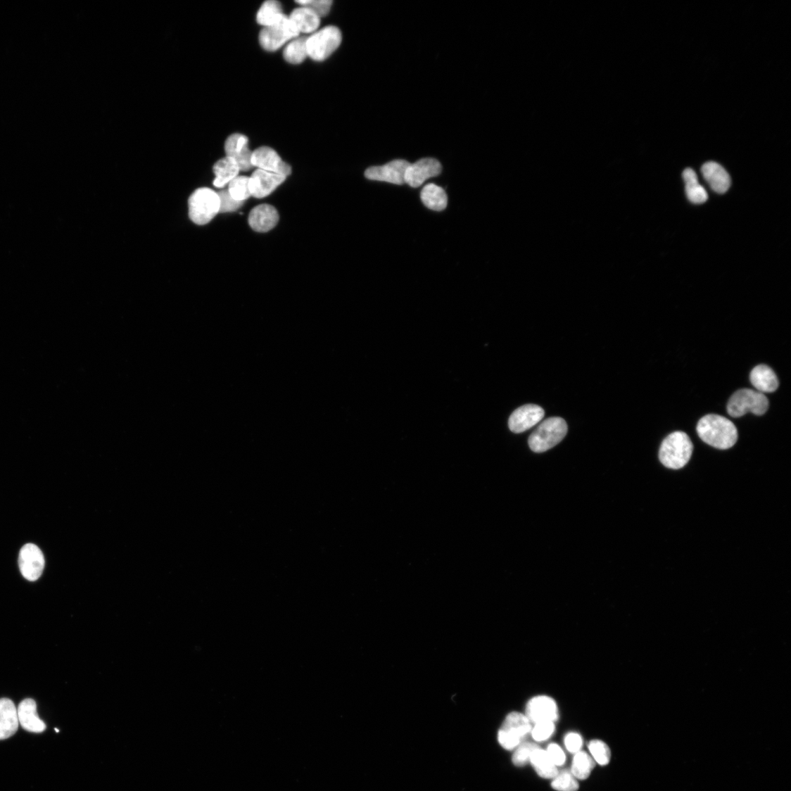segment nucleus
<instances>
[{"mask_svg":"<svg viewBox=\"0 0 791 791\" xmlns=\"http://www.w3.org/2000/svg\"><path fill=\"white\" fill-rule=\"evenodd\" d=\"M592 758L601 766L607 765L611 759L609 747L601 740H593L588 745Z\"/></svg>","mask_w":791,"mask_h":791,"instance_id":"obj_32","label":"nucleus"},{"mask_svg":"<svg viewBox=\"0 0 791 791\" xmlns=\"http://www.w3.org/2000/svg\"><path fill=\"white\" fill-rule=\"evenodd\" d=\"M297 4L309 8L321 18L329 13L333 2L331 0H303L297 1Z\"/></svg>","mask_w":791,"mask_h":791,"instance_id":"obj_34","label":"nucleus"},{"mask_svg":"<svg viewBox=\"0 0 791 791\" xmlns=\"http://www.w3.org/2000/svg\"><path fill=\"white\" fill-rule=\"evenodd\" d=\"M539 748L538 745L531 742H523L520 744L515 750L513 757L512 762L518 767H524L530 763L531 758L533 752Z\"/></svg>","mask_w":791,"mask_h":791,"instance_id":"obj_33","label":"nucleus"},{"mask_svg":"<svg viewBox=\"0 0 791 791\" xmlns=\"http://www.w3.org/2000/svg\"><path fill=\"white\" fill-rule=\"evenodd\" d=\"M220 201V213H225L236 211L242 207L243 202L234 200L227 190L218 192Z\"/></svg>","mask_w":791,"mask_h":791,"instance_id":"obj_36","label":"nucleus"},{"mask_svg":"<svg viewBox=\"0 0 791 791\" xmlns=\"http://www.w3.org/2000/svg\"><path fill=\"white\" fill-rule=\"evenodd\" d=\"M526 716L531 724L558 720L559 709L555 700L547 695H538L528 702Z\"/></svg>","mask_w":791,"mask_h":791,"instance_id":"obj_10","label":"nucleus"},{"mask_svg":"<svg viewBox=\"0 0 791 791\" xmlns=\"http://www.w3.org/2000/svg\"><path fill=\"white\" fill-rule=\"evenodd\" d=\"M410 165L405 160H394L384 166L372 167L367 169L365 177L372 181L403 185L405 184L406 170Z\"/></svg>","mask_w":791,"mask_h":791,"instance_id":"obj_11","label":"nucleus"},{"mask_svg":"<svg viewBox=\"0 0 791 791\" xmlns=\"http://www.w3.org/2000/svg\"><path fill=\"white\" fill-rule=\"evenodd\" d=\"M697 431L701 440L722 450L730 448L738 440V431L734 424L722 416L704 417L697 424Z\"/></svg>","mask_w":791,"mask_h":791,"instance_id":"obj_1","label":"nucleus"},{"mask_svg":"<svg viewBox=\"0 0 791 791\" xmlns=\"http://www.w3.org/2000/svg\"><path fill=\"white\" fill-rule=\"evenodd\" d=\"M552 787L558 791H577L579 784L571 772L567 770L559 772L552 779Z\"/></svg>","mask_w":791,"mask_h":791,"instance_id":"obj_31","label":"nucleus"},{"mask_svg":"<svg viewBox=\"0 0 791 791\" xmlns=\"http://www.w3.org/2000/svg\"><path fill=\"white\" fill-rule=\"evenodd\" d=\"M530 763L538 776L545 779H553L559 771L548 756L546 750L538 748L532 754Z\"/></svg>","mask_w":791,"mask_h":791,"instance_id":"obj_25","label":"nucleus"},{"mask_svg":"<svg viewBox=\"0 0 791 791\" xmlns=\"http://www.w3.org/2000/svg\"><path fill=\"white\" fill-rule=\"evenodd\" d=\"M251 164L258 167V170L286 177L292 172L291 167L285 163L274 149L269 147H260L253 151Z\"/></svg>","mask_w":791,"mask_h":791,"instance_id":"obj_12","label":"nucleus"},{"mask_svg":"<svg viewBox=\"0 0 791 791\" xmlns=\"http://www.w3.org/2000/svg\"><path fill=\"white\" fill-rule=\"evenodd\" d=\"M220 201L218 193L208 188L196 190L189 200L191 220L198 225H205L220 213Z\"/></svg>","mask_w":791,"mask_h":791,"instance_id":"obj_4","label":"nucleus"},{"mask_svg":"<svg viewBox=\"0 0 791 791\" xmlns=\"http://www.w3.org/2000/svg\"><path fill=\"white\" fill-rule=\"evenodd\" d=\"M546 751L549 757L556 766H561L565 764V753L560 746L556 744H551L548 746Z\"/></svg>","mask_w":791,"mask_h":791,"instance_id":"obj_37","label":"nucleus"},{"mask_svg":"<svg viewBox=\"0 0 791 791\" xmlns=\"http://www.w3.org/2000/svg\"><path fill=\"white\" fill-rule=\"evenodd\" d=\"M595 766V761L587 752L580 751L575 754L572 761L571 774L577 780H586Z\"/></svg>","mask_w":791,"mask_h":791,"instance_id":"obj_28","label":"nucleus"},{"mask_svg":"<svg viewBox=\"0 0 791 791\" xmlns=\"http://www.w3.org/2000/svg\"><path fill=\"white\" fill-rule=\"evenodd\" d=\"M308 38H300L291 42L284 50L283 56L286 62L298 65L308 57L307 46Z\"/></svg>","mask_w":791,"mask_h":791,"instance_id":"obj_29","label":"nucleus"},{"mask_svg":"<svg viewBox=\"0 0 791 791\" xmlns=\"http://www.w3.org/2000/svg\"><path fill=\"white\" fill-rule=\"evenodd\" d=\"M224 149L227 157L235 161L241 171H249L254 167L251 164L253 152L248 148V139L245 135L235 134L229 136L225 141Z\"/></svg>","mask_w":791,"mask_h":791,"instance_id":"obj_15","label":"nucleus"},{"mask_svg":"<svg viewBox=\"0 0 791 791\" xmlns=\"http://www.w3.org/2000/svg\"><path fill=\"white\" fill-rule=\"evenodd\" d=\"M567 431V422L562 418L548 419L531 434L529 440V446L536 453L547 452L562 441Z\"/></svg>","mask_w":791,"mask_h":791,"instance_id":"obj_3","label":"nucleus"},{"mask_svg":"<svg viewBox=\"0 0 791 791\" xmlns=\"http://www.w3.org/2000/svg\"><path fill=\"white\" fill-rule=\"evenodd\" d=\"M564 743L569 752L576 754L581 751L583 746V739L580 734L570 733L565 737Z\"/></svg>","mask_w":791,"mask_h":791,"instance_id":"obj_38","label":"nucleus"},{"mask_svg":"<svg viewBox=\"0 0 791 791\" xmlns=\"http://www.w3.org/2000/svg\"><path fill=\"white\" fill-rule=\"evenodd\" d=\"M682 175L686 184V194L689 201L694 204L706 203L708 200V194L699 184L695 172L692 169L688 168Z\"/></svg>","mask_w":791,"mask_h":791,"instance_id":"obj_26","label":"nucleus"},{"mask_svg":"<svg viewBox=\"0 0 791 791\" xmlns=\"http://www.w3.org/2000/svg\"><path fill=\"white\" fill-rule=\"evenodd\" d=\"M442 165L436 158H425L410 165L405 173V184L412 188H419L426 179L439 175Z\"/></svg>","mask_w":791,"mask_h":791,"instance_id":"obj_13","label":"nucleus"},{"mask_svg":"<svg viewBox=\"0 0 791 791\" xmlns=\"http://www.w3.org/2000/svg\"><path fill=\"white\" fill-rule=\"evenodd\" d=\"M750 381L759 392L772 393L779 387V381L774 371L766 365H759L750 373Z\"/></svg>","mask_w":791,"mask_h":791,"instance_id":"obj_21","label":"nucleus"},{"mask_svg":"<svg viewBox=\"0 0 791 791\" xmlns=\"http://www.w3.org/2000/svg\"><path fill=\"white\" fill-rule=\"evenodd\" d=\"M531 729L532 724L526 714L512 712L507 716L498 731V742L503 748L514 749L524 742Z\"/></svg>","mask_w":791,"mask_h":791,"instance_id":"obj_6","label":"nucleus"},{"mask_svg":"<svg viewBox=\"0 0 791 791\" xmlns=\"http://www.w3.org/2000/svg\"><path fill=\"white\" fill-rule=\"evenodd\" d=\"M555 729L553 722H541L534 724L531 733L535 741L542 742L550 738L554 733Z\"/></svg>","mask_w":791,"mask_h":791,"instance_id":"obj_35","label":"nucleus"},{"mask_svg":"<svg viewBox=\"0 0 791 791\" xmlns=\"http://www.w3.org/2000/svg\"><path fill=\"white\" fill-rule=\"evenodd\" d=\"M248 183L249 177L239 175L229 184L227 191L234 200L244 202L251 196Z\"/></svg>","mask_w":791,"mask_h":791,"instance_id":"obj_30","label":"nucleus"},{"mask_svg":"<svg viewBox=\"0 0 791 791\" xmlns=\"http://www.w3.org/2000/svg\"><path fill=\"white\" fill-rule=\"evenodd\" d=\"M769 402L766 396L757 391L745 388L735 392L730 398L727 410L734 418L742 417L747 412L762 416L768 410Z\"/></svg>","mask_w":791,"mask_h":791,"instance_id":"obj_5","label":"nucleus"},{"mask_svg":"<svg viewBox=\"0 0 791 791\" xmlns=\"http://www.w3.org/2000/svg\"><path fill=\"white\" fill-rule=\"evenodd\" d=\"M19 566L23 577L30 581L40 578L45 567L44 556L35 545L27 544L20 552Z\"/></svg>","mask_w":791,"mask_h":791,"instance_id":"obj_9","label":"nucleus"},{"mask_svg":"<svg viewBox=\"0 0 791 791\" xmlns=\"http://www.w3.org/2000/svg\"><path fill=\"white\" fill-rule=\"evenodd\" d=\"M343 40L340 30L334 26H328L315 32L308 38V55L315 61H323L329 58L338 48Z\"/></svg>","mask_w":791,"mask_h":791,"instance_id":"obj_7","label":"nucleus"},{"mask_svg":"<svg viewBox=\"0 0 791 791\" xmlns=\"http://www.w3.org/2000/svg\"><path fill=\"white\" fill-rule=\"evenodd\" d=\"M693 444L690 437L683 431H675L665 438L659 448V457L662 464L669 469L678 470L684 467L690 460Z\"/></svg>","mask_w":791,"mask_h":791,"instance_id":"obj_2","label":"nucleus"},{"mask_svg":"<svg viewBox=\"0 0 791 791\" xmlns=\"http://www.w3.org/2000/svg\"><path fill=\"white\" fill-rule=\"evenodd\" d=\"M240 172L237 164L230 158L226 156L220 159L213 166V172L215 176L213 181L214 186L224 188L232 179L238 177Z\"/></svg>","mask_w":791,"mask_h":791,"instance_id":"obj_22","label":"nucleus"},{"mask_svg":"<svg viewBox=\"0 0 791 791\" xmlns=\"http://www.w3.org/2000/svg\"><path fill=\"white\" fill-rule=\"evenodd\" d=\"M424 205L430 210L442 211L448 204V197L444 189L436 184H429L424 187L421 193Z\"/></svg>","mask_w":791,"mask_h":791,"instance_id":"obj_24","label":"nucleus"},{"mask_svg":"<svg viewBox=\"0 0 791 791\" xmlns=\"http://www.w3.org/2000/svg\"><path fill=\"white\" fill-rule=\"evenodd\" d=\"M17 711L19 722L25 730L42 733L46 730V724L39 716L37 705L34 700L27 698L22 701Z\"/></svg>","mask_w":791,"mask_h":791,"instance_id":"obj_18","label":"nucleus"},{"mask_svg":"<svg viewBox=\"0 0 791 791\" xmlns=\"http://www.w3.org/2000/svg\"><path fill=\"white\" fill-rule=\"evenodd\" d=\"M19 723L17 709L13 701L8 698L0 699V740L13 735Z\"/></svg>","mask_w":791,"mask_h":791,"instance_id":"obj_19","label":"nucleus"},{"mask_svg":"<svg viewBox=\"0 0 791 791\" xmlns=\"http://www.w3.org/2000/svg\"><path fill=\"white\" fill-rule=\"evenodd\" d=\"M286 178L282 175L257 170L249 177L248 186L251 195L258 199H262L274 192L285 182Z\"/></svg>","mask_w":791,"mask_h":791,"instance_id":"obj_16","label":"nucleus"},{"mask_svg":"<svg viewBox=\"0 0 791 791\" xmlns=\"http://www.w3.org/2000/svg\"><path fill=\"white\" fill-rule=\"evenodd\" d=\"M284 16L281 4L276 0H268L258 11L257 21L258 24L265 27L277 24Z\"/></svg>","mask_w":791,"mask_h":791,"instance_id":"obj_27","label":"nucleus"},{"mask_svg":"<svg viewBox=\"0 0 791 791\" xmlns=\"http://www.w3.org/2000/svg\"><path fill=\"white\" fill-rule=\"evenodd\" d=\"M706 181L713 191L718 194H725L730 187V177L727 171L714 161H709L701 168Z\"/></svg>","mask_w":791,"mask_h":791,"instance_id":"obj_20","label":"nucleus"},{"mask_svg":"<svg viewBox=\"0 0 791 791\" xmlns=\"http://www.w3.org/2000/svg\"><path fill=\"white\" fill-rule=\"evenodd\" d=\"M300 34L289 16L275 25L264 27L260 32L259 41L261 46L267 51H274L284 44Z\"/></svg>","mask_w":791,"mask_h":791,"instance_id":"obj_8","label":"nucleus"},{"mask_svg":"<svg viewBox=\"0 0 791 791\" xmlns=\"http://www.w3.org/2000/svg\"><path fill=\"white\" fill-rule=\"evenodd\" d=\"M279 220L277 209L270 205H260L251 210L248 224L251 229L258 232H267L274 229Z\"/></svg>","mask_w":791,"mask_h":791,"instance_id":"obj_17","label":"nucleus"},{"mask_svg":"<svg viewBox=\"0 0 791 791\" xmlns=\"http://www.w3.org/2000/svg\"><path fill=\"white\" fill-rule=\"evenodd\" d=\"M545 410L540 406L529 404L515 410L509 419L510 429L514 434H522L540 422Z\"/></svg>","mask_w":791,"mask_h":791,"instance_id":"obj_14","label":"nucleus"},{"mask_svg":"<svg viewBox=\"0 0 791 791\" xmlns=\"http://www.w3.org/2000/svg\"><path fill=\"white\" fill-rule=\"evenodd\" d=\"M289 19L300 33L313 32L320 24V18L305 7L295 9L289 16Z\"/></svg>","mask_w":791,"mask_h":791,"instance_id":"obj_23","label":"nucleus"}]
</instances>
